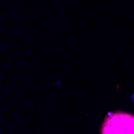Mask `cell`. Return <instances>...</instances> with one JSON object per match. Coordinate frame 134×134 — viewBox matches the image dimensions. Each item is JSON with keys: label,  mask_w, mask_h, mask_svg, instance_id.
<instances>
[{"label": "cell", "mask_w": 134, "mask_h": 134, "mask_svg": "<svg viewBox=\"0 0 134 134\" xmlns=\"http://www.w3.org/2000/svg\"><path fill=\"white\" fill-rule=\"evenodd\" d=\"M101 134H134V116L124 112L108 114L103 123Z\"/></svg>", "instance_id": "cell-1"}]
</instances>
